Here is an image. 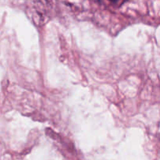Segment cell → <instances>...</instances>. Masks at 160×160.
<instances>
[{
  "mask_svg": "<svg viewBox=\"0 0 160 160\" xmlns=\"http://www.w3.org/2000/svg\"><path fill=\"white\" fill-rule=\"evenodd\" d=\"M111 2H117V1H118V0H110Z\"/></svg>",
  "mask_w": 160,
  "mask_h": 160,
  "instance_id": "obj_1",
  "label": "cell"
}]
</instances>
